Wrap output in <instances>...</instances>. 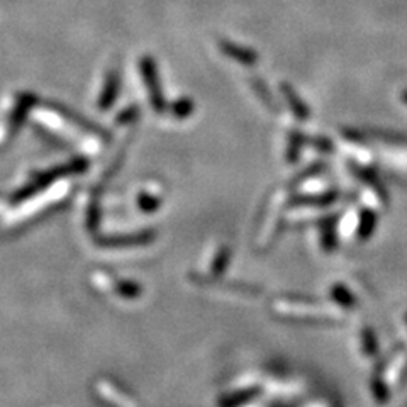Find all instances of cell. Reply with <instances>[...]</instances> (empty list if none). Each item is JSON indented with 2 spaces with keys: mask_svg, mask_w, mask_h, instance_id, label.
I'll list each match as a JSON object with an SVG mask.
<instances>
[{
  "mask_svg": "<svg viewBox=\"0 0 407 407\" xmlns=\"http://www.w3.org/2000/svg\"><path fill=\"white\" fill-rule=\"evenodd\" d=\"M221 48H223V51L226 53V55L231 56L233 60L240 61V63L253 65V63H257V60H258L257 53L252 51V49L236 46V44H233V43H221Z\"/></svg>",
  "mask_w": 407,
  "mask_h": 407,
  "instance_id": "1",
  "label": "cell"
},
{
  "mask_svg": "<svg viewBox=\"0 0 407 407\" xmlns=\"http://www.w3.org/2000/svg\"><path fill=\"white\" fill-rule=\"evenodd\" d=\"M282 92L285 93L287 102H289L292 112H294L295 116L301 117V119H306L307 116H309V110H307L306 104H304L301 98L295 96V92H294V90H292L290 85H287V84L282 85Z\"/></svg>",
  "mask_w": 407,
  "mask_h": 407,
  "instance_id": "2",
  "label": "cell"
},
{
  "mask_svg": "<svg viewBox=\"0 0 407 407\" xmlns=\"http://www.w3.org/2000/svg\"><path fill=\"white\" fill-rule=\"evenodd\" d=\"M253 85H254V89H257V92L260 93V97L263 98V101L266 102V104L269 105H273L275 107V104H273V101H271L270 98V96H269V92H266V89H265V85L261 84L260 80H253Z\"/></svg>",
  "mask_w": 407,
  "mask_h": 407,
  "instance_id": "3",
  "label": "cell"
},
{
  "mask_svg": "<svg viewBox=\"0 0 407 407\" xmlns=\"http://www.w3.org/2000/svg\"><path fill=\"white\" fill-rule=\"evenodd\" d=\"M402 98H404V102H407V90L404 93H402Z\"/></svg>",
  "mask_w": 407,
  "mask_h": 407,
  "instance_id": "4",
  "label": "cell"
}]
</instances>
